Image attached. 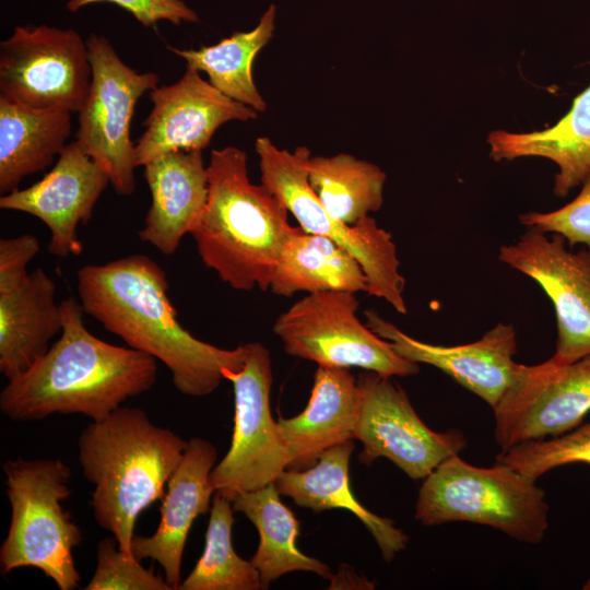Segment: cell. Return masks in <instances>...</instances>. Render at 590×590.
<instances>
[{
  "label": "cell",
  "mask_w": 590,
  "mask_h": 590,
  "mask_svg": "<svg viewBox=\"0 0 590 590\" xmlns=\"http://www.w3.org/2000/svg\"><path fill=\"white\" fill-rule=\"evenodd\" d=\"M358 305L353 292L310 293L275 319L273 332L287 354L318 366L358 367L388 377L418 374L417 363L361 322Z\"/></svg>",
  "instance_id": "ba28073f"
},
{
  "label": "cell",
  "mask_w": 590,
  "mask_h": 590,
  "mask_svg": "<svg viewBox=\"0 0 590 590\" xmlns=\"http://www.w3.org/2000/svg\"><path fill=\"white\" fill-rule=\"evenodd\" d=\"M255 150L261 184L284 203L298 226L328 237L352 253L366 274L367 294L406 314L405 281L399 272L400 261L391 233L379 227L369 215L350 225L324 209L308 181L307 163L311 156L308 148L300 145L291 152L279 149L268 137H259Z\"/></svg>",
  "instance_id": "52a82bcc"
},
{
  "label": "cell",
  "mask_w": 590,
  "mask_h": 590,
  "mask_svg": "<svg viewBox=\"0 0 590 590\" xmlns=\"http://www.w3.org/2000/svg\"><path fill=\"white\" fill-rule=\"evenodd\" d=\"M59 339L24 374L8 380L0 411L12 421H40L54 414H82L99 421L156 381V359L92 334L74 297L61 302Z\"/></svg>",
  "instance_id": "7a4b0ae2"
},
{
  "label": "cell",
  "mask_w": 590,
  "mask_h": 590,
  "mask_svg": "<svg viewBox=\"0 0 590 590\" xmlns=\"http://www.w3.org/2000/svg\"><path fill=\"white\" fill-rule=\"evenodd\" d=\"M71 113L34 109L0 95V192L51 165L67 145Z\"/></svg>",
  "instance_id": "cb8c5ba5"
},
{
  "label": "cell",
  "mask_w": 590,
  "mask_h": 590,
  "mask_svg": "<svg viewBox=\"0 0 590 590\" xmlns=\"http://www.w3.org/2000/svg\"><path fill=\"white\" fill-rule=\"evenodd\" d=\"M366 324L389 341L402 357L417 364L432 365L480 397L492 409L510 385L517 364V333L512 324L497 323L480 340L453 346H442L416 340L377 311H365Z\"/></svg>",
  "instance_id": "e0dca14e"
},
{
  "label": "cell",
  "mask_w": 590,
  "mask_h": 590,
  "mask_svg": "<svg viewBox=\"0 0 590 590\" xmlns=\"http://www.w3.org/2000/svg\"><path fill=\"white\" fill-rule=\"evenodd\" d=\"M209 193L191 233L205 267L237 291L269 290L283 244L294 226L288 210L264 185L250 181L246 152L212 150Z\"/></svg>",
  "instance_id": "277c9868"
},
{
  "label": "cell",
  "mask_w": 590,
  "mask_h": 590,
  "mask_svg": "<svg viewBox=\"0 0 590 590\" xmlns=\"http://www.w3.org/2000/svg\"><path fill=\"white\" fill-rule=\"evenodd\" d=\"M109 182L102 166L73 141L63 148L55 166L40 180L2 194L0 208L39 219L50 231L49 252L66 258L82 252L78 225L92 219Z\"/></svg>",
  "instance_id": "2e32d148"
},
{
  "label": "cell",
  "mask_w": 590,
  "mask_h": 590,
  "mask_svg": "<svg viewBox=\"0 0 590 590\" xmlns=\"http://www.w3.org/2000/svg\"><path fill=\"white\" fill-rule=\"evenodd\" d=\"M26 269L0 268V371L8 380L42 358L63 326L54 280Z\"/></svg>",
  "instance_id": "d6986e66"
},
{
  "label": "cell",
  "mask_w": 590,
  "mask_h": 590,
  "mask_svg": "<svg viewBox=\"0 0 590 590\" xmlns=\"http://www.w3.org/2000/svg\"><path fill=\"white\" fill-rule=\"evenodd\" d=\"M358 415L357 378L350 368L318 366L305 410L278 421L288 469L306 470L329 448L353 440Z\"/></svg>",
  "instance_id": "44dd1931"
},
{
  "label": "cell",
  "mask_w": 590,
  "mask_h": 590,
  "mask_svg": "<svg viewBox=\"0 0 590 590\" xmlns=\"http://www.w3.org/2000/svg\"><path fill=\"white\" fill-rule=\"evenodd\" d=\"M2 469L11 519L0 546L1 573L34 567L59 590L76 589L81 577L72 551L83 534L62 506L71 494L69 465L61 459L17 458Z\"/></svg>",
  "instance_id": "5b68a950"
},
{
  "label": "cell",
  "mask_w": 590,
  "mask_h": 590,
  "mask_svg": "<svg viewBox=\"0 0 590 590\" xmlns=\"http://www.w3.org/2000/svg\"><path fill=\"white\" fill-rule=\"evenodd\" d=\"M215 446L201 437L187 441L181 461L169 477L160 508L161 519L152 535L134 534L131 544L135 559L157 562L173 590L181 583V560L192 522L206 514L215 489L211 472L216 464Z\"/></svg>",
  "instance_id": "ac0fdd59"
},
{
  "label": "cell",
  "mask_w": 590,
  "mask_h": 590,
  "mask_svg": "<svg viewBox=\"0 0 590 590\" xmlns=\"http://www.w3.org/2000/svg\"><path fill=\"white\" fill-rule=\"evenodd\" d=\"M232 505L234 511L243 512L258 530L259 545L250 560L259 571L262 589L291 571H309L331 579L327 564L297 548L300 523L281 502L274 483L239 494Z\"/></svg>",
  "instance_id": "484cf974"
},
{
  "label": "cell",
  "mask_w": 590,
  "mask_h": 590,
  "mask_svg": "<svg viewBox=\"0 0 590 590\" xmlns=\"http://www.w3.org/2000/svg\"><path fill=\"white\" fill-rule=\"evenodd\" d=\"M308 181L324 209L337 220L355 224L384 202L386 173L347 153L310 156Z\"/></svg>",
  "instance_id": "83f0119b"
},
{
  "label": "cell",
  "mask_w": 590,
  "mask_h": 590,
  "mask_svg": "<svg viewBox=\"0 0 590 590\" xmlns=\"http://www.w3.org/2000/svg\"><path fill=\"white\" fill-rule=\"evenodd\" d=\"M275 7L272 4L259 24L248 32H235L217 44L198 49H167L187 62V67L205 72L210 83L229 98L258 113L267 109L252 76V64L258 52L271 40L275 28Z\"/></svg>",
  "instance_id": "4316f807"
},
{
  "label": "cell",
  "mask_w": 590,
  "mask_h": 590,
  "mask_svg": "<svg viewBox=\"0 0 590 590\" xmlns=\"http://www.w3.org/2000/svg\"><path fill=\"white\" fill-rule=\"evenodd\" d=\"M499 247L498 260L520 271L547 294L555 309L557 340L551 357L570 364L590 354V251H570L559 234L528 227Z\"/></svg>",
  "instance_id": "5bb4252c"
},
{
  "label": "cell",
  "mask_w": 590,
  "mask_h": 590,
  "mask_svg": "<svg viewBox=\"0 0 590 590\" xmlns=\"http://www.w3.org/2000/svg\"><path fill=\"white\" fill-rule=\"evenodd\" d=\"M353 440L333 446L306 470H285L275 480L280 495L316 512L344 509L356 516L375 539L385 560L390 562L408 544L409 536L392 520L369 511L353 495L349 465Z\"/></svg>",
  "instance_id": "7402d4cb"
},
{
  "label": "cell",
  "mask_w": 590,
  "mask_h": 590,
  "mask_svg": "<svg viewBox=\"0 0 590 590\" xmlns=\"http://www.w3.org/2000/svg\"><path fill=\"white\" fill-rule=\"evenodd\" d=\"M91 78L86 43L72 28L17 26L0 43V95L17 104L79 113Z\"/></svg>",
  "instance_id": "8fae6325"
},
{
  "label": "cell",
  "mask_w": 590,
  "mask_h": 590,
  "mask_svg": "<svg viewBox=\"0 0 590 590\" xmlns=\"http://www.w3.org/2000/svg\"><path fill=\"white\" fill-rule=\"evenodd\" d=\"M519 221L527 227L562 235L570 247L577 244L590 247V175L569 203L551 212L521 214Z\"/></svg>",
  "instance_id": "1f68e13d"
},
{
  "label": "cell",
  "mask_w": 590,
  "mask_h": 590,
  "mask_svg": "<svg viewBox=\"0 0 590 590\" xmlns=\"http://www.w3.org/2000/svg\"><path fill=\"white\" fill-rule=\"evenodd\" d=\"M86 46L92 78L75 141L107 173L115 191L129 196L135 190L130 123L139 98L157 86L158 76L126 64L104 36L90 34Z\"/></svg>",
  "instance_id": "30bf717a"
},
{
  "label": "cell",
  "mask_w": 590,
  "mask_h": 590,
  "mask_svg": "<svg viewBox=\"0 0 590 590\" xmlns=\"http://www.w3.org/2000/svg\"><path fill=\"white\" fill-rule=\"evenodd\" d=\"M143 167L151 205L139 237L170 256L194 231L206 204L209 179L202 151L169 152Z\"/></svg>",
  "instance_id": "ffe728a7"
},
{
  "label": "cell",
  "mask_w": 590,
  "mask_h": 590,
  "mask_svg": "<svg viewBox=\"0 0 590 590\" xmlns=\"http://www.w3.org/2000/svg\"><path fill=\"white\" fill-rule=\"evenodd\" d=\"M186 447V440L152 423L139 408L119 406L81 432L79 463L84 477L94 485V518L115 536L126 555L133 557L138 517L164 497Z\"/></svg>",
  "instance_id": "3957f363"
},
{
  "label": "cell",
  "mask_w": 590,
  "mask_h": 590,
  "mask_svg": "<svg viewBox=\"0 0 590 590\" xmlns=\"http://www.w3.org/2000/svg\"><path fill=\"white\" fill-rule=\"evenodd\" d=\"M234 508L221 494L213 495L205 544L179 590H259L260 575L251 560L241 558L232 540Z\"/></svg>",
  "instance_id": "f1b7e54d"
},
{
  "label": "cell",
  "mask_w": 590,
  "mask_h": 590,
  "mask_svg": "<svg viewBox=\"0 0 590 590\" xmlns=\"http://www.w3.org/2000/svg\"><path fill=\"white\" fill-rule=\"evenodd\" d=\"M487 143L489 156L496 162L529 156L554 162L558 167L554 194L566 197L590 175V85L552 127L523 133L494 130L488 133Z\"/></svg>",
  "instance_id": "603a6c76"
},
{
  "label": "cell",
  "mask_w": 590,
  "mask_h": 590,
  "mask_svg": "<svg viewBox=\"0 0 590 590\" xmlns=\"http://www.w3.org/2000/svg\"><path fill=\"white\" fill-rule=\"evenodd\" d=\"M96 568L85 590H173L164 577L126 555L115 536L98 541Z\"/></svg>",
  "instance_id": "4dcf8cb0"
},
{
  "label": "cell",
  "mask_w": 590,
  "mask_h": 590,
  "mask_svg": "<svg viewBox=\"0 0 590 590\" xmlns=\"http://www.w3.org/2000/svg\"><path fill=\"white\" fill-rule=\"evenodd\" d=\"M245 350L239 370H223L234 390V428L228 451L211 472L215 492L231 502L274 483L288 468L287 448L270 409V353L259 342L246 343Z\"/></svg>",
  "instance_id": "9c48e42d"
},
{
  "label": "cell",
  "mask_w": 590,
  "mask_h": 590,
  "mask_svg": "<svg viewBox=\"0 0 590 590\" xmlns=\"http://www.w3.org/2000/svg\"><path fill=\"white\" fill-rule=\"evenodd\" d=\"M78 294L84 312L131 349L161 361L175 388L189 397L214 392L223 370H239L245 344L221 349L185 329L168 297L164 270L144 255H131L78 271Z\"/></svg>",
  "instance_id": "6da1fadb"
},
{
  "label": "cell",
  "mask_w": 590,
  "mask_h": 590,
  "mask_svg": "<svg viewBox=\"0 0 590 590\" xmlns=\"http://www.w3.org/2000/svg\"><path fill=\"white\" fill-rule=\"evenodd\" d=\"M582 589L590 590V579L583 585Z\"/></svg>",
  "instance_id": "836d02e7"
},
{
  "label": "cell",
  "mask_w": 590,
  "mask_h": 590,
  "mask_svg": "<svg viewBox=\"0 0 590 590\" xmlns=\"http://www.w3.org/2000/svg\"><path fill=\"white\" fill-rule=\"evenodd\" d=\"M150 99L145 130L134 143L135 167L169 152L202 151L222 125L252 120L259 114L223 94L190 67L177 82L152 90Z\"/></svg>",
  "instance_id": "9a60e30c"
},
{
  "label": "cell",
  "mask_w": 590,
  "mask_h": 590,
  "mask_svg": "<svg viewBox=\"0 0 590 590\" xmlns=\"http://www.w3.org/2000/svg\"><path fill=\"white\" fill-rule=\"evenodd\" d=\"M269 290L285 297L298 292L367 293L368 281L347 250L328 237L294 226L279 255Z\"/></svg>",
  "instance_id": "d4e9b609"
},
{
  "label": "cell",
  "mask_w": 590,
  "mask_h": 590,
  "mask_svg": "<svg viewBox=\"0 0 590 590\" xmlns=\"http://www.w3.org/2000/svg\"><path fill=\"white\" fill-rule=\"evenodd\" d=\"M496 462L532 481L557 467L573 463L590 465V422L557 437L530 440L500 451Z\"/></svg>",
  "instance_id": "f546056e"
},
{
  "label": "cell",
  "mask_w": 590,
  "mask_h": 590,
  "mask_svg": "<svg viewBox=\"0 0 590 590\" xmlns=\"http://www.w3.org/2000/svg\"><path fill=\"white\" fill-rule=\"evenodd\" d=\"M357 386L359 415L354 439L363 445V463L384 457L412 480H424L467 446L459 429H430L391 377L365 370L357 377Z\"/></svg>",
  "instance_id": "7c38bea8"
},
{
  "label": "cell",
  "mask_w": 590,
  "mask_h": 590,
  "mask_svg": "<svg viewBox=\"0 0 590 590\" xmlns=\"http://www.w3.org/2000/svg\"><path fill=\"white\" fill-rule=\"evenodd\" d=\"M493 411L494 437L502 451L573 430L590 412V354L570 364L552 358L517 364Z\"/></svg>",
  "instance_id": "4fadbf2b"
},
{
  "label": "cell",
  "mask_w": 590,
  "mask_h": 590,
  "mask_svg": "<svg viewBox=\"0 0 590 590\" xmlns=\"http://www.w3.org/2000/svg\"><path fill=\"white\" fill-rule=\"evenodd\" d=\"M534 482L506 464L480 468L453 455L424 479L415 519L427 527L468 521L538 544L548 527V505Z\"/></svg>",
  "instance_id": "8992f818"
},
{
  "label": "cell",
  "mask_w": 590,
  "mask_h": 590,
  "mask_svg": "<svg viewBox=\"0 0 590 590\" xmlns=\"http://www.w3.org/2000/svg\"><path fill=\"white\" fill-rule=\"evenodd\" d=\"M98 2H110L130 12L143 26L166 20L175 25L199 21L197 13L181 0H69L67 9L75 12L80 8Z\"/></svg>",
  "instance_id": "d6a6232c"
}]
</instances>
